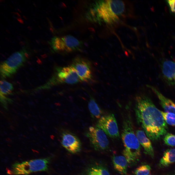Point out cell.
<instances>
[{
	"mask_svg": "<svg viewBox=\"0 0 175 175\" xmlns=\"http://www.w3.org/2000/svg\"><path fill=\"white\" fill-rule=\"evenodd\" d=\"M81 81L76 71L70 65L56 68L54 74L45 86L49 88L62 84H74Z\"/></svg>",
	"mask_w": 175,
	"mask_h": 175,
	"instance_id": "obj_5",
	"label": "cell"
},
{
	"mask_svg": "<svg viewBox=\"0 0 175 175\" xmlns=\"http://www.w3.org/2000/svg\"><path fill=\"white\" fill-rule=\"evenodd\" d=\"M88 107L91 117L99 119L103 115V111L95 99L91 97L88 104Z\"/></svg>",
	"mask_w": 175,
	"mask_h": 175,
	"instance_id": "obj_17",
	"label": "cell"
},
{
	"mask_svg": "<svg viewBox=\"0 0 175 175\" xmlns=\"http://www.w3.org/2000/svg\"><path fill=\"white\" fill-rule=\"evenodd\" d=\"M26 58L23 49L13 53L0 64V73L2 78L11 77L25 62Z\"/></svg>",
	"mask_w": 175,
	"mask_h": 175,
	"instance_id": "obj_7",
	"label": "cell"
},
{
	"mask_svg": "<svg viewBox=\"0 0 175 175\" xmlns=\"http://www.w3.org/2000/svg\"><path fill=\"white\" fill-rule=\"evenodd\" d=\"M49 158L33 159L13 164L10 171L15 175H28L31 173L46 171L50 162Z\"/></svg>",
	"mask_w": 175,
	"mask_h": 175,
	"instance_id": "obj_4",
	"label": "cell"
},
{
	"mask_svg": "<svg viewBox=\"0 0 175 175\" xmlns=\"http://www.w3.org/2000/svg\"><path fill=\"white\" fill-rule=\"evenodd\" d=\"M160 111L166 123L170 125L175 126V114Z\"/></svg>",
	"mask_w": 175,
	"mask_h": 175,
	"instance_id": "obj_19",
	"label": "cell"
},
{
	"mask_svg": "<svg viewBox=\"0 0 175 175\" xmlns=\"http://www.w3.org/2000/svg\"><path fill=\"white\" fill-rule=\"evenodd\" d=\"M124 2L120 0L97 1L93 4L88 13V18L95 21H104L111 24L117 21L124 12Z\"/></svg>",
	"mask_w": 175,
	"mask_h": 175,
	"instance_id": "obj_2",
	"label": "cell"
},
{
	"mask_svg": "<svg viewBox=\"0 0 175 175\" xmlns=\"http://www.w3.org/2000/svg\"><path fill=\"white\" fill-rule=\"evenodd\" d=\"M96 126L102 130L111 138L116 139L120 136L116 120L113 113L103 115L98 119Z\"/></svg>",
	"mask_w": 175,
	"mask_h": 175,
	"instance_id": "obj_9",
	"label": "cell"
},
{
	"mask_svg": "<svg viewBox=\"0 0 175 175\" xmlns=\"http://www.w3.org/2000/svg\"><path fill=\"white\" fill-rule=\"evenodd\" d=\"M133 128L131 116L128 114L123 121L121 136L124 147L123 154L128 163L132 165L141 156V146Z\"/></svg>",
	"mask_w": 175,
	"mask_h": 175,
	"instance_id": "obj_3",
	"label": "cell"
},
{
	"mask_svg": "<svg viewBox=\"0 0 175 175\" xmlns=\"http://www.w3.org/2000/svg\"><path fill=\"white\" fill-rule=\"evenodd\" d=\"M151 175L149 174V175Z\"/></svg>",
	"mask_w": 175,
	"mask_h": 175,
	"instance_id": "obj_30",
	"label": "cell"
},
{
	"mask_svg": "<svg viewBox=\"0 0 175 175\" xmlns=\"http://www.w3.org/2000/svg\"><path fill=\"white\" fill-rule=\"evenodd\" d=\"M163 140L167 145L175 146V135L171 133H167L164 135Z\"/></svg>",
	"mask_w": 175,
	"mask_h": 175,
	"instance_id": "obj_21",
	"label": "cell"
},
{
	"mask_svg": "<svg viewBox=\"0 0 175 175\" xmlns=\"http://www.w3.org/2000/svg\"><path fill=\"white\" fill-rule=\"evenodd\" d=\"M161 69L162 76L166 82L169 85L175 86V61H163Z\"/></svg>",
	"mask_w": 175,
	"mask_h": 175,
	"instance_id": "obj_12",
	"label": "cell"
},
{
	"mask_svg": "<svg viewBox=\"0 0 175 175\" xmlns=\"http://www.w3.org/2000/svg\"><path fill=\"white\" fill-rule=\"evenodd\" d=\"M175 162V149H168L164 153L159 161V166L161 168L166 167Z\"/></svg>",
	"mask_w": 175,
	"mask_h": 175,
	"instance_id": "obj_16",
	"label": "cell"
},
{
	"mask_svg": "<svg viewBox=\"0 0 175 175\" xmlns=\"http://www.w3.org/2000/svg\"><path fill=\"white\" fill-rule=\"evenodd\" d=\"M87 175H101L100 172L97 167L92 168L88 170Z\"/></svg>",
	"mask_w": 175,
	"mask_h": 175,
	"instance_id": "obj_23",
	"label": "cell"
},
{
	"mask_svg": "<svg viewBox=\"0 0 175 175\" xmlns=\"http://www.w3.org/2000/svg\"><path fill=\"white\" fill-rule=\"evenodd\" d=\"M17 19L21 23L23 24L24 22L21 19L19 18H17Z\"/></svg>",
	"mask_w": 175,
	"mask_h": 175,
	"instance_id": "obj_25",
	"label": "cell"
},
{
	"mask_svg": "<svg viewBox=\"0 0 175 175\" xmlns=\"http://www.w3.org/2000/svg\"><path fill=\"white\" fill-rule=\"evenodd\" d=\"M23 17H24V18L25 19H27V18H26V17L25 16H23Z\"/></svg>",
	"mask_w": 175,
	"mask_h": 175,
	"instance_id": "obj_28",
	"label": "cell"
},
{
	"mask_svg": "<svg viewBox=\"0 0 175 175\" xmlns=\"http://www.w3.org/2000/svg\"><path fill=\"white\" fill-rule=\"evenodd\" d=\"M135 133L140 144L144 148L146 154L153 158L154 153L151 142L146 135L144 131L140 130H137L136 131Z\"/></svg>",
	"mask_w": 175,
	"mask_h": 175,
	"instance_id": "obj_14",
	"label": "cell"
},
{
	"mask_svg": "<svg viewBox=\"0 0 175 175\" xmlns=\"http://www.w3.org/2000/svg\"><path fill=\"white\" fill-rule=\"evenodd\" d=\"M166 1L170 13L175 16V0H167Z\"/></svg>",
	"mask_w": 175,
	"mask_h": 175,
	"instance_id": "obj_22",
	"label": "cell"
},
{
	"mask_svg": "<svg viewBox=\"0 0 175 175\" xmlns=\"http://www.w3.org/2000/svg\"><path fill=\"white\" fill-rule=\"evenodd\" d=\"M61 143L62 146L70 153L74 154L80 150L81 142L75 134L68 131H64L61 133Z\"/></svg>",
	"mask_w": 175,
	"mask_h": 175,
	"instance_id": "obj_11",
	"label": "cell"
},
{
	"mask_svg": "<svg viewBox=\"0 0 175 175\" xmlns=\"http://www.w3.org/2000/svg\"><path fill=\"white\" fill-rule=\"evenodd\" d=\"M157 96L160 104L166 112L175 114V103L163 96L155 87L148 85Z\"/></svg>",
	"mask_w": 175,
	"mask_h": 175,
	"instance_id": "obj_13",
	"label": "cell"
},
{
	"mask_svg": "<svg viewBox=\"0 0 175 175\" xmlns=\"http://www.w3.org/2000/svg\"><path fill=\"white\" fill-rule=\"evenodd\" d=\"M101 175H110L107 169L101 167H98Z\"/></svg>",
	"mask_w": 175,
	"mask_h": 175,
	"instance_id": "obj_24",
	"label": "cell"
},
{
	"mask_svg": "<svg viewBox=\"0 0 175 175\" xmlns=\"http://www.w3.org/2000/svg\"><path fill=\"white\" fill-rule=\"evenodd\" d=\"M82 43L73 36L68 35L62 37L54 36L51 41V46L56 52L68 53L80 51Z\"/></svg>",
	"mask_w": 175,
	"mask_h": 175,
	"instance_id": "obj_6",
	"label": "cell"
},
{
	"mask_svg": "<svg viewBox=\"0 0 175 175\" xmlns=\"http://www.w3.org/2000/svg\"><path fill=\"white\" fill-rule=\"evenodd\" d=\"M113 162L114 169L122 175H127L128 162L124 156H114Z\"/></svg>",
	"mask_w": 175,
	"mask_h": 175,
	"instance_id": "obj_15",
	"label": "cell"
},
{
	"mask_svg": "<svg viewBox=\"0 0 175 175\" xmlns=\"http://www.w3.org/2000/svg\"><path fill=\"white\" fill-rule=\"evenodd\" d=\"M18 10L20 12H21V11L18 9Z\"/></svg>",
	"mask_w": 175,
	"mask_h": 175,
	"instance_id": "obj_29",
	"label": "cell"
},
{
	"mask_svg": "<svg viewBox=\"0 0 175 175\" xmlns=\"http://www.w3.org/2000/svg\"><path fill=\"white\" fill-rule=\"evenodd\" d=\"M90 144L95 150L104 151L109 148V142L106 134L100 129L96 126H90L86 132Z\"/></svg>",
	"mask_w": 175,
	"mask_h": 175,
	"instance_id": "obj_8",
	"label": "cell"
},
{
	"mask_svg": "<svg viewBox=\"0 0 175 175\" xmlns=\"http://www.w3.org/2000/svg\"><path fill=\"white\" fill-rule=\"evenodd\" d=\"M0 94L3 95L10 94L13 89L12 84L5 80L0 81Z\"/></svg>",
	"mask_w": 175,
	"mask_h": 175,
	"instance_id": "obj_18",
	"label": "cell"
},
{
	"mask_svg": "<svg viewBox=\"0 0 175 175\" xmlns=\"http://www.w3.org/2000/svg\"><path fill=\"white\" fill-rule=\"evenodd\" d=\"M75 69L81 81L88 82L92 76L90 63L86 59L77 57L73 60L71 65Z\"/></svg>",
	"mask_w": 175,
	"mask_h": 175,
	"instance_id": "obj_10",
	"label": "cell"
},
{
	"mask_svg": "<svg viewBox=\"0 0 175 175\" xmlns=\"http://www.w3.org/2000/svg\"><path fill=\"white\" fill-rule=\"evenodd\" d=\"M151 170L150 166L144 165L136 168L134 173L135 175H148L149 174Z\"/></svg>",
	"mask_w": 175,
	"mask_h": 175,
	"instance_id": "obj_20",
	"label": "cell"
},
{
	"mask_svg": "<svg viewBox=\"0 0 175 175\" xmlns=\"http://www.w3.org/2000/svg\"><path fill=\"white\" fill-rule=\"evenodd\" d=\"M134 111L137 123L149 139L156 141L167 133V126L161 111L149 98L137 96Z\"/></svg>",
	"mask_w": 175,
	"mask_h": 175,
	"instance_id": "obj_1",
	"label": "cell"
},
{
	"mask_svg": "<svg viewBox=\"0 0 175 175\" xmlns=\"http://www.w3.org/2000/svg\"><path fill=\"white\" fill-rule=\"evenodd\" d=\"M28 28L30 30H32L31 28L29 26H28Z\"/></svg>",
	"mask_w": 175,
	"mask_h": 175,
	"instance_id": "obj_27",
	"label": "cell"
},
{
	"mask_svg": "<svg viewBox=\"0 0 175 175\" xmlns=\"http://www.w3.org/2000/svg\"><path fill=\"white\" fill-rule=\"evenodd\" d=\"M19 44L22 45H24L25 44L22 41H21L19 43Z\"/></svg>",
	"mask_w": 175,
	"mask_h": 175,
	"instance_id": "obj_26",
	"label": "cell"
},
{
	"mask_svg": "<svg viewBox=\"0 0 175 175\" xmlns=\"http://www.w3.org/2000/svg\"><path fill=\"white\" fill-rule=\"evenodd\" d=\"M174 175H175V174H174Z\"/></svg>",
	"mask_w": 175,
	"mask_h": 175,
	"instance_id": "obj_31",
	"label": "cell"
}]
</instances>
